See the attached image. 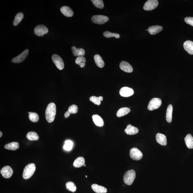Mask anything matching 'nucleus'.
<instances>
[{
  "label": "nucleus",
  "instance_id": "nucleus-1",
  "mask_svg": "<svg viewBox=\"0 0 193 193\" xmlns=\"http://www.w3.org/2000/svg\"><path fill=\"white\" fill-rule=\"evenodd\" d=\"M56 113V107L54 103L49 104L45 112V118L49 123L54 121Z\"/></svg>",
  "mask_w": 193,
  "mask_h": 193
},
{
  "label": "nucleus",
  "instance_id": "nucleus-2",
  "mask_svg": "<svg viewBox=\"0 0 193 193\" xmlns=\"http://www.w3.org/2000/svg\"><path fill=\"white\" fill-rule=\"evenodd\" d=\"M36 170L35 164L33 163L28 164L25 167L23 173V177L25 180L28 179L32 176Z\"/></svg>",
  "mask_w": 193,
  "mask_h": 193
},
{
  "label": "nucleus",
  "instance_id": "nucleus-3",
  "mask_svg": "<svg viewBox=\"0 0 193 193\" xmlns=\"http://www.w3.org/2000/svg\"><path fill=\"white\" fill-rule=\"evenodd\" d=\"M136 178V172L133 169L129 170L124 174L123 180L125 184L131 185L132 184Z\"/></svg>",
  "mask_w": 193,
  "mask_h": 193
},
{
  "label": "nucleus",
  "instance_id": "nucleus-4",
  "mask_svg": "<svg viewBox=\"0 0 193 193\" xmlns=\"http://www.w3.org/2000/svg\"><path fill=\"white\" fill-rule=\"evenodd\" d=\"M162 105V101L160 99L154 98L152 99L149 102L148 106V109L150 111L158 109Z\"/></svg>",
  "mask_w": 193,
  "mask_h": 193
},
{
  "label": "nucleus",
  "instance_id": "nucleus-5",
  "mask_svg": "<svg viewBox=\"0 0 193 193\" xmlns=\"http://www.w3.org/2000/svg\"><path fill=\"white\" fill-rule=\"evenodd\" d=\"M48 32V28L43 25H38L34 29V33L39 37H43V36L47 33Z\"/></svg>",
  "mask_w": 193,
  "mask_h": 193
},
{
  "label": "nucleus",
  "instance_id": "nucleus-6",
  "mask_svg": "<svg viewBox=\"0 0 193 193\" xmlns=\"http://www.w3.org/2000/svg\"><path fill=\"white\" fill-rule=\"evenodd\" d=\"M109 20V17L103 15H95L92 17L91 20L95 24H102L107 22Z\"/></svg>",
  "mask_w": 193,
  "mask_h": 193
},
{
  "label": "nucleus",
  "instance_id": "nucleus-7",
  "mask_svg": "<svg viewBox=\"0 0 193 193\" xmlns=\"http://www.w3.org/2000/svg\"><path fill=\"white\" fill-rule=\"evenodd\" d=\"M130 155L132 159L135 160H139L143 157L142 152L137 148H131L130 150Z\"/></svg>",
  "mask_w": 193,
  "mask_h": 193
},
{
  "label": "nucleus",
  "instance_id": "nucleus-8",
  "mask_svg": "<svg viewBox=\"0 0 193 193\" xmlns=\"http://www.w3.org/2000/svg\"><path fill=\"white\" fill-rule=\"evenodd\" d=\"M52 59L53 62L59 70H63L64 63L63 60L60 56L56 54H53L52 56Z\"/></svg>",
  "mask_w": 193,
  "mask_h": 193
},
{
  "label": "nucleus",
  "instance_id": "nucleus-9",
  "mask_svg": "<svg viewBox=\"0 0 193 193\" xmlns=\"http://www.w3.org/2000/svg\"><path fill=\"white\" fill-rule=\"evenodd\" d=\"M29 53V50L28 49L25 50L22 53L13 59L12 62L15 63H19L25 60L26 58L27 57Z\"/></svg>",
  "mask_w": 193,
  "mask_h": 193
},
{
  "label": "nucleus",
  "instance_id": "nucleus-10",
  "mask_svg": "<svg viewBox=\"0 0 193 193\" xmlns=\"http://www.w3.org/2000/svg\"><path fill=\"white\" fill-rule=\"evenodd\" d=\"M158 5V1L157 0H148L144 4V9L145 10L151 11L156 8Z\"/></svg>",
  "mask_w": 193,
  "mask_h": 193
},
{
  "label": "nucleus",
  "instance_id": "nucleus-11",
  "mask_svg": "<svg viewBox=\"0 0 193 193\" xmlns=\"http://www.w3.org/2000/svg\"><path fill=\"white\" fill-rule=\"evenodd\" d=\"M1 173L4 178H9L12 176L13 171L10 166H6L1 169Z\"/></svg>",
  "mask_w": 193,
  "mask_h": 193
},
{
  "label": "nucleus",
  "instance_id": "nucleus-12",
  "mask_svg": "<svg viewBox=\"0 0 193 193\" xmlns=\"http://www.w3.org/2000/svg\"><path fill=\"white\" fill-rule=\"evenodd\" d=\"M134 91L132 88L128 87H123L120 91V95L123 97H129L132 96L134 94Z\"/></svg>",
  "mask_w": 193,
  "mask_h": 193
},
{
  "label": "nucleus",
  "instance_id": "nucleus-13",
  "mask_svg": "<svg viewBox=\"0 0 193 193\" xmlns=\"http://www.w3.org/2000/svg\"><path fill=\"white\" fill-rule=\"evenodd\" d=\"M120 67L121 70L127 73H131L133 71L132 66L125 61H122L120 64Z\"/></svg>",
  "mask_w": 193,
  "mask_h": 193
},
{
  "label": "nucleus",
  "instance_id": "nucleus-14",
  "mask_svg": "<svg viewBox=\"0 0 193 193\" xmlns=\"http://www.w3.org/2000/svg\"><path fill=\"white\" fill-rule=\"evenodd\" d=\"M60 10L61 13L67 17H72L74 15V13L72 9L68 6H63L61 8Z\"/></svg>",
  "mask_w": 193,
  "mask_h": 193
},
{
  "label": "nucleus",
  "instance_id": "nucleus-15",
  "mask_svg": "<svg viewBox=\"0 0 193 193\" xmlns=\"http://www.w3.org/2000/svg\"><path fill=\"white\" fill-rule=\"evenodd\" d=\"M125 132L128 135H134L139 132V130L136 127L128 125L125 130Z\"/></svg>",
  "mask_w": 193,
  "mask_h": 193
},
{
  "label": "nucleus",
  "instance_id": "nucleus-16",
  "mask_svg": "<svg viewBox=\"0 0 193 193\" xmlns=\"http://www.w3.org/2000/svg\"><path fill=\"white\" fill-rule=\"evenodd\" d=\"M183 47L185 51L191 55H193V42L187 40L183 44Z\"/></svg>",
  "mask_w": 193,
  "mask_h": 193
},
{
  "label": "nucleus",
  "instance_id": "nucleus-17",
  "mask_svg": "<svg viewBox=\"0 0 193 193\" xmlns=\"http://www.w3.org/2000/svg\"><path fill=\"white\" fill-rule=\"evenodd\" d=\"M157 142L162 146H166L167 145V139L166 136L164 134L158 133L156 135Z\"/></svg>",
  "mask_w": 193,
  "mask_h": 193
},
{
  "label": "nucleus",
  "instance_id": "nucleus-18",
  "mask_svg": "<svg viewBox=\"0 0 193 193\" xmlns=\"http://www.w3.org/2000/svg\"><path fill=\"white\" fill-rule=\"evenodd\" d=\"M91 187L93 190L97 193H106L107 192V189L106 188L98 185H92Z\"/></svg>",
  "mask_w": 193,
  "mask_h": 193
},
{
  "label": "nucleus",
  "instance_id": "nucleus-19",
  "mask_svg": "<svg viewBox=\"0 0 193 193\" xmlns=\"http://www.w3.org/2000/svg\"><path fill=\"white\" fill-rule=\"evenodd\" d=\"M162 29V26H155L149 27L148 29V31L151 35H155L161 32Z\"/></svg>",
  "mask_w": 193,
  "mask_h": 193
},
{
  "label": "nucleus",
  "instance_id": "nucleus-20",
  "mask_svg": "<svg viewBox=\"0 0 193 193\" xmlns=\"http://www.w3.org/2000/svg\"><path fill=\"white\" fill-rule=\"evenodd\" d=\"M71 49L73 54L75 56H84L85 54V52L82 48H77L75 46H73Z\"/></svg>",
  "mask_w": 193,
  "mask_h": 193
},
{
  "label": "nucleus",
  "instance_id": "nucleus-21",
  "mask_svg": "<svg viewBox=\"0 0 193 193\" xmlns=\"http://www.w3.org/2000/svg\"><path fill=\"white\" fill-rule=\"evenodd\" d=\"M92 119L95 124L99 127H102L104 125V121L100 116L95 114L92 116Z\"/></svg>",
  "mask_w": 193,
  "mask_h": 193
},
{
  "label": "nucleus",
  "instance_id": "nucleus-22",
  "mask_svg": "<svg viewBox=\"0 0 193 193\" xmlns=\"http://www.w3.org/2000/svg\"><path fill=\"white\" fill-rule=\"evenodd\" d=\"M185 141L187 147L188 148H193V137L191 134L187 135L185 138Z\"/></svg>",
  "mask_w": 193,
  "mask_h": 193
},
{
  "label": "nucleus",
  "instance_id": "nucleus-23",
  "mask_svg": "<svg viewBox=\"0 0 193 193\" xmlns=\"http://www.w3.org/2000/svg\"><path fill=\"white\" fill-rule=\"evenodd\" d=\"M94 60L97 66L102 68L105 66V63L99 55H95L94 56Z\"/></svg>",
  "mask_w": 193,
  "mask_h": 193
},
{
  "label": "nucleus",
  "instance_id": "nucleus-24",
  "mask_svg": "<svg viewBox=\"0 0 193 193\" xmlns=\"http://www.w3.org/2000/svg\"><path fill=\"white\" fill-rule=\"evenodd\" d=\"M85 163L84 158L82 157H79L75 160L73 163V166L76 168H79L84 166Z\"/></svg>",
  "mask_w": 193,
  "mask_h": 193
},
{
  "label": "nucleus",
  "instance_id": "nucleus-25",
  "mask_svg": "<svg viewBox=\"0 0 193 193\" xmlns=\"http://www.w3.org/2000/svg\"><path fill=\"white\" fill-rule=\"evenodd\" d=\"M20 145L18 142H12L6 144L4 146V148L7 150H15L19 148Z\"/></svg>",
  "mask_w": 193,
  "mask_h": 193
},
{
  "label": "nucleus",
  "instance_id": "nucleus-26",
  "mask_svg": "<svg viewBox=\"0 0 193 193\" xmlns=\"http://www.w3.org/2000/svg\"><path fill=\"white\" fill-rule=\"evenodd\" d=\"M172 111H173V107L172 105H169L168 107L166 114V121L169 123L172 122Z\"/></svg>",
  "mask_w": 193,
  "mask_h": 193
},
{
  "label": "nucleus",
  "instance_id": "nucleus-27",
  "mask_svg": "<svg viewBox=\"0 0 193 193\" xmlns=\"http://www.w3.org/2000/svg\"><path fill=\"white\" fill-rule=\"evenodd\" d=\"M131 111V109L128 107H123L121 108L118 111L117 113V116L118 117L123 116L128 114Z\"/></svg>",
  "mask_w": 193,
  "mask_h": 193
},
{
  "label": "nucleus",
  "instance_id": "nucleus-28",
  "mask_svg": "<svg viewBox=\"0 0 193 193\" xmlns=\"http://www.w3.org/2000/svg\"><path fill=\"white\" fill-rule=\"evenodd\" d=\"M26 137L28 140L30 141H37L39 139V136L36 132L31 131L27 133Z\"/></svg>",
  "mask_w": 193,
  "mask_h": 193
},
{
  "label": "nucleus",
  "instance_id": "nucleus-29",
  "mask_svg": "<svg viewBox=\"0 0 193 193\" xmlns=\"http://www.w3.org/2000/svg\"><path fill=\"white\" fill-rule=\"evenodd\" d=\"M24 17V15L22 13H19L15 16L13 22L14 26H17L21 22Z\"/></svg>",
  "mask_w": 193,
  "mask_h": 193
},
{
  "label": "nucleus",
  "instance_id": "nucleus-30",
  "mask_svg": "<svg viewBox=\"0 0 193 193\" xmlns=\"http://www.w3.org/2000/svg\"><path fill=\"white\" fill-rule=\"evenodd\" d=\"M66 188L68 191L72 192H75L76 191L77 187L76 185L73 182H67L65 185Z\"/></svg>",
  "mask_w": 193,
  "mask_h": 193
},
{
  "label": "nucleus",
  "instance_id": "nucleus-31",
  "mask_svg": "<svg viewBox=\"0 0 193 193\" xmlns=\"http://www.w3.org/2000/svg\"><path fill=\"white\" fill-rule=\"evenodd\" d=\"M75 62L77 64L79 65L81 68H84L85 66L86 59L84 56H78Z\"/></svg>",
  "mask_w": 193,
  "mask_h": 193
},
{
  "label": "nucleus",
  "instance_id": "nucleus-32",
  "mask_svg": "<svg viewBox=\"0 0 193 193\" xmlns=\"http://www.w3.org/2000/svg\"><path fill=\"white\" fill-rule=\"evenodd\" d=\"M29 120L33 122H37L39 120V116L36 113L29 112Z\"/></svg>",
  "mask_w": 193,
  "mask_h": 193
},
{
  "label": "nucleus",
  "instance_id": "nucleus-33",
  "mask_svg": "<svg viewBox=\"0 0 193 193\" xmlns=\"http://www.w3.org/2000/svg\"><path fill=\"white\" fill-rule=\"evenodd\" d=\"M89 100L94 104L100 105L101 104V101H103V98L102 96L96 97L95 96H93L90 97Z\"/></svg>",
  "mask_w": 193,
  "mask_h": 193
},
{
  "label": "nucleus",
  "instance_id": "nucleus-34",
  "mask_svg": "<svg viewBox=\"0 0 193 193\" xmlns=\"http://www.w3.org/2000/svg\"><path fill=\"white\" fill-rule=\"evenodd\" d=\"M73 146V143L71 141L66 140L65 142V144L63 146V148L64 150H67V151H70L72 148Z\"/></svg>",
  "mask_w": 193,
  "mask_h": 193
},
{
  "label": "nucleus",
  "instance_id": "nucleus-35",
  "mask_svg": "<svg viewBox=\"0 0 193 193\" xmlns=\"http://www.w3.org/2000/svg\"><path fill=\"white\" fill-rule=\"evenodd\" d=\"M91 1L94 5L97 8L102 9L104 7V3L102 0H92Z\"/></svg>",
  "mask_w": 193,
  "mask_h": 193
},
{
  "label": "nucleus",
  "instance_id": "nucleus-36",
  "mask_svg": "<svg viewBox=\"0 0 193 193\" xmlns=\"http://www.w3.org/2000/svg\"><path fill=\"white\" fill-rule=\"evenodd\" d=\"M103 35L105 37L107 38L114 37L116 38H119L120 37V35L119 34L116 33H112L107 31H106L103 33Z\"/></svg>",
  "mask_w": 193,
  "mask_h": 193
},
{
  "label": "nucleus",
  "instance_id": "nucleus-37",
  "mask_svg": "<svg viewBox=\"0 0 193 193\" xmlns=\"http://www.w3.org/2000/svg\"><path fill=\"white\" fill-rule=\"evenodd\" d=\"M68 111L70 114H76L78 111V107L75 105H72L69 107Z\"/></svg>",
  "mask_w": 193,
  "mask_h": 193
},
{
  "label": "nucleus",
  "instance_id": "nucleus-38",
  "mask_svg": "<svg viewBox=\"0 0 193 193\" xmlns=\"http://www.w3.org/2000/svg\"><path fill=\"white\" fill-rule=\"evenodd\" d=\"M185 22L193 26V17H187L185 19Z\"/></svg>",
  "mask_w": 193,
  "mask_h": 193
},
{
  "label": "nucleus",
  "instance_id": "nucleus-39",
  "mask_svg": "<svg viewBox=\"0 0 193 193\" xmlns=\"http://www.w3.org/2000/svg\"><path fill=\"white\" fill-rule=\"evenodd\" d=\"M71 114L70 112H68V111H67L66 112H65V114H64V117H65L66 118H67L69 117V116L70 115V114Z\"/></svg>",
  "mask_w": 193,
  "mask_h": 193
},
{
  "label": "nucleus",
  "instance_id": "nucleus-40",
  "mask_svg": "<svg viewBox=\"0 0 193 193\" xmlns=\"http://www.w3.org/2000/svg\"><path fill=\"white\" fill-rule=\"evenodd\" d=\"M0 137H1L2 136V132L1 131L0 132Z\"/></svg>",
  "mask_w": 193,
  "mask_h": 193
},
{
  "label": "nucleus",
  "instance_id": "nucleus-41",
  "mask_svg": "<svg viewBox=\"0 0 193 193\" xmlns=\"http://www.w3.org/2000/svg\"><path fill=\"white\" fill-rule=\"evenodd\" d=\"M84 166H86V164H84Z\"/></svg>",
  "mask_w": 193,
  "mask_h": 193
},
{
  "label": "nucleus",
  "instance_id": "nucleus-42",
  "mask_svg": "<svg viewBox=\"0 0 193 193\" xmlns=\"http://www.w3.org/2000/svg\"><path fill=\"white\" fill-rule=\"evenodd\" d=\"M86 178H87V176H86Z\"/></svg>",
  "mask_w": 193,
  "mask_h": 193
}]
</instances>
